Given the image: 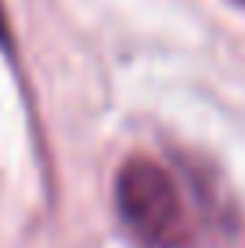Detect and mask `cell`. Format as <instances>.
<instances>
[{
	"instance_id": "cell-1",
	"label": "cell",
	"mask_w": 245,
	"mask_h": 248,
	"mask_svg": "<svg viewBox=\"0 0 245 248\" xmlns=\"http://www.w3.org/2000/svg\"><path fill=\"white\" fill-rule=\"evenodd\" d=\"M115 209L137 248H195V223L180 187L155 158H126L115 176Z\"/></svg>"
},
{
	"instance_id": "cell-2",
	"label": "cell",
	"mask_w": 245,
	"mask_h": 248,
	"mask_svg": "<svg viewBox=\"0 0 245 248\" xmlns=\"http://www.w3.org/2000/svg\"><path fill=\"white\" fill-rule=\"evenodd\" d=\"M0 50L15 54V32H11V18H7V4L0 0Z\"/></svg>"
},
{
	"instance_id": "cell-3",
	"label": "cell",
	"mask_w": 245,
	"mask_h": 248,
	"mask_svg": "<svg viewBox=\"0 0 245 248\" xmlns=\"http://www.w3.org/2000/svg\"><path fill=\"white\" fill-rule=\"evenodd\" d=\"M238 4H242V7H245V0H238Z\"/></svg>"
}]
</instances>
